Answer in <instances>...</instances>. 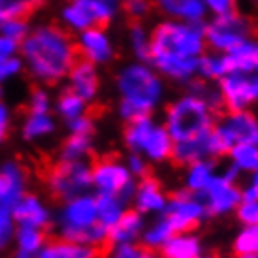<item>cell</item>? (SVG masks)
Returning <instances> with one entry per match:
<instances>
[{"instance_id":"cell-33","label":"cell","mask_w":258,"mask_h":258,"mask_svg":"<svg viewBox=\"0 0 258 258\" xmlns=\"http://www.w3.org/2000/svg\"><path fill=\"white\" fill-rule=\"evenodd\" d=\"M89 111V106H87V102L78 96V94L74 93L72 89L68 87L64 89L62 93L58 94L57 98V113L64 119L66 122L79 117V115H83Z\"/></svg>"},{"instance_id":"cell-51","label":"cell","mask_w":258,"mask_h":258,"mask_svg":"<svg viewBox=\"0 0 258 258\" xmlns=\"http://www.w3.org/2000/svg\"><path fill=\"white\" fill-rule=\"evenodd\" d=\"M12 258H34L32 252H27V251H21V249H15Z\"/></svg>"},{"instance_id":"cell-15","label":"cell","mask_w":258,"mask_h":258,"mask_svg":"<svg viewBox=\"0 0 258 258\" xmlns=\"http://www.w3.org/2000/svg\"><path fill=\"white\" fill-rule=\"evenodd\" d=\"M66 21L76 29L106 30L111 23L113 10L102 0H74L70 8H66Z\"/></svg>"},{"instance_id":"cell-28","label":"cell","mask_w":258,"mask_h":258,"mask_svg":"<svg viewBox=\"0 0 258 258\" xmlns=\"http://www.w3.org/2000/svg\"><path fill=\"white\" fill-rule=\"evenodd\" d=\"M93 138L87 134H70L64 142L60 144L57 153V160H85L93 153Z\"/></svg>"},{"instance_id":"cell-1","label":"cell","mask_w":258,"mask_h":258,"mask_svg":"<svg viewBox=\"0 0 258 258\" xmlns=\"http://www.w3.org/2000/svg\"><path fill=\"white\" fill-rule=\"evenodd\" d=\"M21 45L32 76L45 85H57L83 55L81 45L58 25L40 27L23 38Z\"/></svg>"},{"instance_id":"cell-4","label":"cell","mask_w":258,"mask_h":258,"mask_svg":"<svg viewBox=\"0 0 258 258\" xmlns=\"http://www.w3.org/2000/svg\"><path fill=\"white\" fill-rule=\"evenodd\" d=\"M122 142L126 149L140 153L149 164H162L170 160L173 147V140L164 124H157L151 115L124 122Z\"/></svg>"},{"instance_id":"cell-46","label":"cell","mask_w":258,"mask_h":258,"mask_svg":"<svg viewBox=\"0 0 258 258\" xmlns=\"http://www.w3.org/2000/svg\"><path fill=\"white\" fill-rule=\"evenodd\" d=\"M241 202H258V175L256 172L247 173V181L239 186Z\"/></svg>"},{"instance_id":"cell-48","label":"cell","mask_w":258,"mask_h":258,"mask_svg":"<svg viewBox=\"0 0 258 258\" xmlns=\"http://www.w3.org/2000/svg\"><path fill=\"white\" fill-rule=\"evenodd\" d=\"M10 128H12V113H10L6 104L0 102V145L8 140Z\"/></svg>"},{"instance_id":"cell-56","label":"cell","mask_w":258,"mask_h":258,"mask_svg":"<svg viewBox=\"0 0 258 258\" xmlns=\"http://www.w3.org/2000/svg\"><path fill=\"white\" fill-rule=\"evenodd\" d=\"M0 96H2V91H0Z\"/></svg>"},{"instance_id":"cell-20","label":"cell","mask_w":258,"mask_h":258,"mask_svg":"<svg viewBox=\"0 0 258 258\" xmlns=\"http://www.w3.org/2000/svg\"><path fill=\"white\" fill-rule=\"evenodd\" d=\"M145 215H142L138 209H124L121 219L115 222L113 226L108 230V243L109 245H119V243H136L142 232H144Z\"/></svg>"},{"instance_id":"cell-6","label":"cell","mask_w":258,"mask_h":258,"mask_svg":"<svg viewBox=\"0 0 258 258\" xmlns=\"http://www.w3.org/2000/svg\"><path fill=\"white\" fill-rule=\"evenodd\" d=\"M215 121V113L206 106V102L194 94H186L166 108L164 128L173 142H183L213 128Z\"/></svg>"},{"instance_id":"cell-16","label":"cell","mask_w":258,"mask_h":258,"mask_svg":"<svg viewBox=\"0 0 258 258\" xmlns=\"http://www.w3.org/2000/svg\"><path fill=\"white\" fill-rule=\"evenodd\" d=\"M27 192H29L27 168L15 158L4 160L0 164V206L12 211V208Z\"/></svg>"},{"instance_id":"cell-27","label":"cell","mask_w":258,"mask_h":258,"mask_svg":"<svg viewBox=\"0 0 258 258\" xmlns=\"http://www.w3.org/2000/svg\"><path fill=\"white\" fill-rule=\"evenodd\" d=\"M94 198H96V221L108 230L121 219L124 209L128 208V204H124L115 194H94Z\"/></svg>"},{"instance_id":"cell-11","label":"cell","mask_w":258,"mask_h":258,"mask_svg":"<svg viewBox=\"0 0 258 258\" xmlns=\"http://www.w3.org/2000/svg\"><path fill=\"white\" fill-rule=\"evenodd\" d=\"M162 215L172 222L175 232H190V230L200 228L209 219L200 196L188 192L186 188H181L172 196H168Z\"/></svg>"},{"instance_id":"cell-5","label":"cell","mask_w":258,"mask_h":258,"mask_svg":"<svg viewBox=\"0 0 258 258\" xmlns=\"http://www.w3.org/2000/svg\"><path fill=\"white\" fill-rule=\"evenodd\" d=\"M117 87L121 93V102L134 109L140 117L151 115L162 100V83L145 66H126L117 76Z\"/></svg>"},{"instance_id":"cell-21","label":"cell","mask_w":258,"mask_h":258,"mask_svg":"<svg viewBox=\"0 0 258 258\" xmlns=\"http://www.w3.org/2000/svg\"><path fill=\"white\" fill-rule=\"evenodd\" d=\"M158 252L164 258H194L196 254L204 252V239L196 230L190 232H175L166 241Z\"/></svg>"},{"instance_id":"cell-19","label":"cell","mask_w":258,"mask_h":258,"mask_svg":"<svg viewBox=\"0 0 258 258\" xmlns=\"http://www.w3.org/2000/svg\"><path fill=\"white\" fill-rule=\"evenodd\" d=\"M68 78H70V89L85 102H93L96 98L100 89V79L94 70V64L89 58H85V55H81L74 62L68 72Z\"/></svg>"},{"instance_id":"cell-41","label":"cell","mask_w":258,"mask_h":258,"mask_svg":"<svg viewBox=\"0 0 258 258\" xmlns=\"http://www.w3.org/2000/svg\"><path fill=\"white\" fill-rule=\"evenodd\" d=\"M66 126L70 130V134H87V136H94L96 132V124H94V117L89 111L79 115L76 119L66 122Z\"/></svg>"},{"instance_id":"cell-2","label":"cell","mask_w":258,"mask_h":258,"mask_svg":"<svg viewBox=\"0 0 258 258\" xmlns=\"http://www.w3.org/2000/svg\"><path fill=\"white\" fill-rule=\"evenodd\" d=\"M204 51V30L177 23H160L149 42V60L172 79L188 81Z\"/></svg>"},{"instance_id":"cell-29","label":"cell","mask_w":258,"mask_h":258,"mask_svg":"<svg viewBox=\"0 0 258 258\" xmlns=\"http://www.w3.org/2000/svg\"><path fill=\"white\" fill-rule=\"evenodd\" d=\"M42 6V0H0V23H27Z\"/></svg>"},{"instance_id":"cell-39","label":"cell","mask_w":258,"mask_h":258,"mask_svg":"<svg viewBox=\"0 0 258 258\" xmlns=\"http://www.w3.org/2000/svg\"><path fill=\"white\" fill-rule=\"evenodd\" d=\"M51 98L42 87H34L27 100V113H49Z\"/></svg>"},{"instance_id":"cell-35","label":"cell","mask_w":258,"mask_h":258,"mask_svg":"<svg viewBox=\"0 0 258 258\" xmlns=\"http://www.w3.org/2000/svg\"><path fill=\"white\" fill-rule=\"evenodd\" d=\"M158 2H160V6L164 8L166 12L179 15V17H186V19L196 21L204 15L202 0H158Z\"/></svg>"},{"instance_id":"cell-25","label":"cell","mask_w":258,"mask_h":258,"mask_svg":"<svg viewBox=\"0 0 258 258\" xmlns=\"http://www.w3.org/2000/svg\"><path fill=\"white\" fill-rule=\"evenodd\" d=\"M57 122L51 113H27L21 126V136L25 142H42L55 134Z\"/></svg>"},{"instance_id":"cell-38","label":"cell","mask_w":258,"mask_h":258,"mask_svg":"<svg viewBox=\"0 0 258 258\" xmlns=\"http://www.w3.org/2000/svg\"><path fill=\"white\" fill-rule=\"evenodd\" d=\"M196 72H200L202 78L221 79L222 76H226L224 58L222 57H202V58H198V68H196Z\"/></svg>"},{"instance_id":"cell-7","label":"cell","mask_w":258,"mask_h":258,"mask_svg":"<svg viewBox=\"0 0 258 258\" xmlns=\"http://www.w3.org/2000/svg\"><path fill=\"white\" fill-rule=\"evenodd\" d=\"M49 192L58 202L93 190V164L85 160H57L45 177Z\"/></svg>"},{"instance_id":"cell-13","label":"cell","mask_w":258,"mask_h":258,"mask_svg":"<svg viewBox=\"0 0 258 258\" xmlns=\"http://www.w3.org/2000/svg\"><path fill=\"white\" fill-rule=\"evenodd\" d=\"M226 147L236 144H258V122L256 117L249 111H226L221 115V121L213 124Z\"/></svg>"},{"instance_id":"cell-14","label":"cell","mask_w":258,"mask_h":258,"mask_svg":"<svg viewBox=\"0 0 258 258\" xmlns=\"http://www.w3.org/2000/svg\"><path fill=\"white\" fill-rule=\"evenodd\" d=\"M219 91L226 111H243L256 100V78L247 72H230L221 78Z\"/></svg>"},{"instance_id":"cell-50","label":"cell","mask_w":258,"mask_h":258,"mask_svg":"<svg viewBox=\"0 0 258 258\" xmlns=\"http://www.w3.org/2000/svg\"><path fill=\"white\" fill-rule=\"evenodd\" d=\"M15 49H17V42H14L12 38H8V36L0 38V58L12 57Z\"/></svg>"},{"instance_id":"cell-32","label":"cell","mask_w":258,"mask_h":258,"mask_svg":"<svg viewBox=\"0 0 258 258\" xmlns=\"http://www.w3.org/2000/svg\"><path fill=\"white\" fill-rule=\"evenodd\" d=\"M47 241V230L36 228V226H15L14 243L15 249L36 254L42 245Z\"/></svg>"},{"instance_id":"cell-40","label":"cell","mask_w":258,"mask_h":258,"mask_svg":"<svg viewBox=\"0 0 258 258\" xmlns=\"http://www.w3.org/2000/svg\"><path fill=\"white\" fill-rule=\"evenodd\" d=\"M130 27V40L136 49V55L142 60H149V43L145 40V30L142 23H128Z\"/></svg>"},{"instance_id":"cell-53","label":"cell","mask_w":258,"mask_h":258,"mask_svg":"<svg viewBox=\"0 0 258 258\" xmlns=\"http://www.w3.org/2000/svg\"><path fill=\"white\" fill-rule=\"evenodd\" d=\"M194 258H222V256H219L215 252H200V254H196Z\"/></svg>"},{"instance_id":"cell-55","label":"cell","mask_w":258,"mask_h":258,"mask_svg":"<svg viewBox=\"0 0 258 258\" xmlns=\"http://www.w3.org/2000/svg\"><path fill=\"white\" fill-rule=\"evenodd\" d=\"M91 258H100V256H91Z\"/></svg>"},{"instance_id":"cell-9","label":"cell","mask_w":258,"mask_h":258,"mask_svg":"<svg viewBox=\"0 0 258 258\" xmlns=\"http://www.w3.org/2000/svg\"><path fill=\"white\" fill-rule=\"evenodd\" d=\"M254 36V25L247 15H239L236 10L219 15L215 21L204 29V38L217 49L230 51L236 45Z\"/></svg>"},{"instance_id":"cell-12","label":"cell","mask_w":258,"mask_h":258,"mask_svg":"<svg viewBox=\"0 0 258 258\" xmlns=\"http://www.w3.org/2000/svg\"><path fill=\"white\" fill-rule=\"evenodd\" d=\"M198 196L204 202V208L208 211L209 219H221V217L234 215V211L241 202L239 185L234 181L224 179L219 172Z\"/></svg>"},{"instance_id":"cell-47","label":"cell","mask_w":258,"mask_h":258,"mask_svg":"<svg viewBox=\"0 0 258 258\" xmlns=\"http://www.w3.org/2000/svg\"><path fill=\"white\" fill-rule=\"evenodd\" d=\"M21 70V62L14 57H4L0 58V81L12 78Z\"/></svg>"},{"instance_id":"cell-26","label":"cell","mask_w":258,"mask_h":258,"mask_svg":"<svg viewBox=\"0 0 258 258\" xmlns=\"http://www.w3.org/2000/svg\"><path fill=\"white\" fill-rule=\"evenodd\" d=\"M224 58L226 74L230 72H247L251 74L256 68V45L251 42H243L228 51Z\"/></svg>"},{"instance_id":"cell-18","label":"cell","mask_w":258,"mask_h":258,"mask_svg":"<svg viewBox=\"0 0 258 258\" xmlns=\"http://www.w3.org/2000/svg\"><path fill=\"white\" fill-rule=\"evenodd\" d=\"M168 202V194L160 185V181L153 175H145L142 179H138L136 190H134V198H132V206L138 209L142 215H160L166 208Z\"/></svg>"},{"instance_id":"cell-24","label":"cell","mask_w":258,"mask_h":258,"mask_svg":"<svg viewBox=\"0 0 258 258\" xmlns=\"http://www.w3.org/2000/svg\"><path fill=\"white\" fill-rule=\"evenodd\" d=\"M173 234H175V230H173L172 222L160 213V215H155L153 222L145 224L144 232H142L138 241L147 251H158Z\"/></svg>"},{"instance_id":"cell-22","label":"cell","mask_w":258,"mask_h":258,"mask_svg":"<svg viewBox=\"0 0 258 258\" xmlns=\"http://www.w3.org/2000/svg\"><path fill=\"white\" fill-rule=\"evenodd\" d=\"M100 249L89 247V245H78L72 241H66L60 237L47 239L42 245V249L34 254V258H91L100 256Z\"/></svg>"},{"instance_id":"cell-10","label":"cell","mask_w":258,"mask_h":258,"mask_svg":"<svg viewBox=\"0 0 258 258\" xmlns=\"http://www.w3.org/2000/svg\"><path fill=\"white\" fill-rule=\"evenodd\" d=\"M228 147L224 145L221 136L217 134L215 128H209L202 132L198 136L183 140V142H173L172 155L170 160L175 162L177 166H188L196 162V160H221L226 157Z\"/></svg>"},{"instance_id":"cell-36","label":"cell","mask_w":258,"mask_h":258,"mask_svg":"<svg viewBox=\"0 0 258 258\" xmlns=\"http://www.w3.org/2000/svg\"><path fill=\"white\" fill-rule=\"evenodd\" d=\"M157 8V0H124L122 2V10L128 23H142L155 12Z\"/></svg>"},{"instance_id":"cell-8","label":"cell","mask_w":258,"mask_h":258,"mask_svg":"<svg viewBox=\"0 0 258 258\" xmlns=\"http://www.w3.org/2000/svg\"><path fill=\"white\" fill-rule=\"evenodd\" d=\"M136 183L138 179L132 177L121 158L104 157L93 164V188L96 194H115L130 206Z\"/></svg>"},{"instance_id":"cell-45","label":"cell","mask_w":258,"mask_h":258,"mask_svg":"<svg viewBox=\"0 0 258 258\" xmlns=\"http://www.w3.org/2000/svg\"><path fill=\"white\" fill-rule=\"evenodd\" d=\"M0 30H2L8 38H12L14 42L21 43L23 38L27 36V23H19V21L0 23Z\"/></svg>"},{"instance_id":"cell-37","label":"cell","mask_w":258,"mask_h":258,"mask_svg":"<svg viewBox=\"0 0 258 258\" xmlns=\"http://www.w3.org/2000/svg\"><path fill=\"white\" fill-rule=\"evenodd\" d=\"M15 226L17 224H15L14 217H12V211L0 206V252L10 249V245L14 243Z\"/></svg>"},{"instance_id":"cell-23","label":"cell","mask_w":258,"mask_h":258,"mask_svg":"<svg viewBox=\"0 0 258 258\" xmlns=\"http://www.w3.org/2000/svg\"><path fill=\"white\" fill-rule=\"evenodd\" d=\"M219 172V160H196L192 164L185 166V175H183V188L188 192L200 194L206 186L211 183V179Z\"/></svg>"},{"instance_id":"cell-43","label":"cell","mask_w":258,"mask_h":258,"mask_svg":"<svg viewBox=\"0 0 258 258\" xmlns=\"http://www.w3.org/2000/svg\"><path fill=\"white\" fill-rule=\"evenodd\" d=\"M145 251L142 245L138 243H119L111 245V251L108 252L106 258H144Z\"/></svg>"},{"instance_id":"cell-31","label":"cell","mask_w":258,"mask_h":258,"mask_svg":"<svg viewBox=\"0 0 258 258\" xmlns=\"http://www.w3.org/2000/svg\"><path fill=\"white\" fill-rule=\"evenodd\" d=\"M230 164H234L241 173H252L258 170V147L254 144H236L226 153Z\"/></svg>"},{"instance_id":"cell-30","label":"cell","mask_w":258,"mask_h":258,"mask_svg":"<svg viewBox=\"0 0 258 258\" xmlns=\"http://www.w3.org/2000/svg\"><path fill=\"white\" fill-rule=\"evenodd\" d=\"M81 51L91 62H106L111 58V45H109L108 38L104 36L102 30L96 29H89L83 34Z\"/></svg>"},{"instance_id":"cell-17","label":"cell","mask_w":258,"mask_h":258,"mask_svg":"<svg viewBox=\"0 0 258 258\" xmlns=\"http://www.w3.org/2000/svg\"><path fill=\"white\" fill-rule=\"evenodd\" d=\"M12 217L17 226H36V228H51L53 211L42 196L27 192L21 200L12 208Z\"/></svg>"},{"instance_id":"cell-49","label":"cell","mask_w":258,"mask_h":258,"mask_svg":"<svg viewBox=\"0 0 258 258\" xmlns=\"http://www.w3.org/2000/svg\"><path fill=\"white\" fill-rule=\"evenodd\" d=\"M209 4V8L215 12L217 15L228 14L232 10H236V2L234 0H206Z\"/></svg>"},{"instance_id":"cell-34","label":"cell","mask_w":258,"mask_h":258,"mask_svg":"<svg viewBox=\"0 0 258 258\" xmlns=\"http://www.w3.org/2000/svg\"><path fill=\"white\" fill-rule=\"evenodd\" d=\"M232 249L236 256L258 254V224H243L234 237Z\"/></svg>"},{"instance_id":"cell-44","label":"cell","mask_w":258,"mask_h":258,"mask_svg":"<svg viewBox=\"0 0 258 258\" xmlns=\"http://www.w3.org/2000/svg\"><path fill=\"white\" fill-rule=\"evenodd\" d=\"M234 213L241 224H258V202H239Z\"/></svg>"},{"instance_id":"cell-54","label":"cell","mask_w":258,"mask_h":258,"mask_svg":"<svg viewBox=\"0 0 258 258\" xmlns=\"http://www.w3.org/2000/svg\"><path fill=\"white\" fill-rule=\"evenodd\" d=\"M102 2H106V4H111V2H113V0H102Z\"/></svg>"},{"instance_id":"cell-52","label":"cell","mask_w":258,"mask_h":258,"mask_svg":"<svg viewBox=\"0 0 258 258\" xmlns=\"http://www.w3.org/2000/svg\"><path fill=\"white\" fill-rule=\"evenodd\" d=\"M144 258H164L158 251H145Z\"/></svg>"},{"instance_id":"cell-42","label":"cell","mask_w":258,"mask_h":258,"mask_svg":"<svg viewBox=\"0 0 258 258\" xmlns=\"http://www.w3.org/2000/svg\"><path fill=\"white\" fill-rule=\"evenodd\" d=\"M124 164L128 168V172L132 173V177H136V179H142V177H145V175L151 173V164L140 155V153L128 151V157L124 160Z\"/></svg>"},{"instance_id":"cell-3","label":"cell","mask_w":258,"mask_h":258,"mask_svg":"<svg viewBox=\"0 0 258 258\" xmlns=\"http://www.w3.org/2000/svg\"><path fill=\"white\" fill-rule=\"evenodd\" d=\"M51 226L57 237L72 243L96 249H102L108 243V228L96 221V198L91 192L78 194L60 202Z\"/></svg>"}]
</instances>
